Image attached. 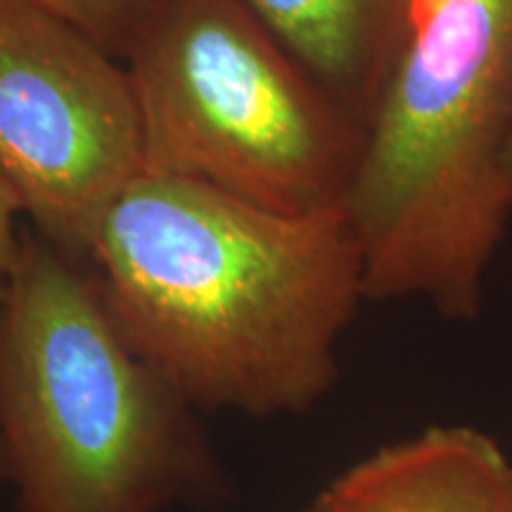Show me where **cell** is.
<instances>
[{
	"mask_svg": "<svg viewBox=\"0 0 512 512\" xmlns=\"http://www.w3.org/2000/svg\"><path fill=\"white\" fill-rule=\"evenodd\" d=\"M86 268L131 349L178 396L249 418L316 406L368 302L344 207L285 214L150 171L105 214Z\"/></svg>",
	"mask_w": 512,
	"mask_h": 512,
	"instance_id": "1",
	"label": "cell"
},
{
	"mask_svg": "<svg viewBox=\"0 0 512 512\" xmlns=\"http://www.w3.org/2000/svg\"><path fill=\"white\" fill-rule=\"evenodd\" d=\"M512 0H415L344 202L366 299L475 320L512 219Z\"/></svg>",
	"mask_w": 512,
	"mask_h": 512,
	"instance_id": "2",
	"label": "cell"
},
{
	"mask_svg": "<svg viewBox=\"0 0 512 512\" xmlns=\"http://www.w3.org/2000/svg\"><path fill=\"white\" fill-rule=\"evenodd\" d=\"M197 411L121 335L86 264L24 230L0 302V444L22 512H166L219 496Z\"/></svg>",
	"mask_w": 512,
	"mask_h": 512,
	"instance_id": "3",
	"label": "cell"
},
{
	"mask_svg": "<svg viewBox=\"0 0 512 512\" xmlns=\"http://www.w3.org/2000/svg\"><path fill=\"white\" fill-rule=\"evenodd\" d=\"M121 62L150 174L285 214L344 207L366 128L242 0H155Z\"/></svg>",
	"mask_w": 512,
	"mask_h": 512,
	"instance_id": "4",
	"label": "cell"
},
{
	"mask_svg": "<svg viewBox=\"0 0 512 512\" xmlns=\"http://www.w3.org/2000/svg\"><path fill=\"white\" fill-rule=\"evenodd\" d=\"M143 174L126 64L27 0H0V178L38 238L86 264L105 214Z\"/></svg>",
	"mask_w": 512,
	"mask_h": 512,
	"instance_id": "5",
	"label": "cell"
},
{
	"mask_svg": "<svg viewBox=\"0 0 512 512\" xmlns=\"http://www.w3.org/2000/svg\"><path fill=\"white\" fill-rule=\"evenodd\" d=\"M510 475L494 437L437 425L370 453L325 496L337 512H498Z\"/></svg>",
	"mask_w": 512,
	"mask_h": 512,
	"instance_id": "6",
	"label": "cell"
},
{
	"mask_svg": "<svg viewBox=\"0 0 512 512\" xmlns=\"http://www.w3.org/2000/svg\"><path fill=\"white\" fill-rule=\"evenodd\" d=\"M363 128L408 36L415 0H242Z\"/></svg>",
	"mask_w": 512,
	"mask_h": 512,
	"instance_id": "7",
	"label": "cell"
},
{
	"mask_svg": "<svg viewBox=\"0 0 512 512\" xmlns=\"http://www.w3.org/2000/svg\"><path fill=\"white\" fill-rule=\"evenodd\" d=\"M93 38L114 57H124L133 31L155 0H27Z\"/></svg>",
	"mask_w": 512,
	"mask_h": 512,
	"instance_id": "8",
	"label": "cell"
},
{
	"mask_svg": "<svg viewBox=\"0 0 512 512\" xmlns=\"http://www.w3.org/2000/svg\"><path fill=\"white\" fill-rule=\"evenodd\" d=\"M22 207H19L15 192L0 178V302H3L5 290H8L10 275L15 271L19 245H22L24 228L19 226Z\"/></svg>",
	"mask_w": 512,
	"mask_h": 512,
	"instance_id": "9",
	"label": "cell"
},
{
	"mask_svg": "<svg viewBox=\"0 0 512 512\" xmlns=\"http://www.w3.org/2000/svg\"><path fill=\"white\" fill-rule=\"evenodd\" d=\"M304 512H337V508L332 505V501L328 496H325V491H323V494H320L316 501H313Z\"/></svg>",
	"mask_w": 512,
	"mask_h": 512,
	"instance_id": "10",
	"label": "cell"
},
{
	"mask_svg": "<svg viewBox=\"0 0 512 512\" xmlns=\"http://www.w3.org/2000/svg\"><path fill=\"white\" fill-rule=\"evenodd\" d=\"M498 512H512V475L505 484L503 496H501V505H498Z\"/></svg>",
	"mask_w": 512,
	"mask_h": 512,
	"instance_id": "11",
	"label": "cell"
},
{
	"mask_svg": "<svg viewBox=\"0 0 512 512\" xmlns=\"http://www.w3.org/2000/svg\"><path fill=\"white\" fill-rule=\"evenodd\" d=\"M0 484H8V460H5L3 444H0Z\"/></svg>",
	"mask_w": 512,
	"mask_h": 512,
	"instance_id": "12",
	"label": "cell"
},
{
	"mask_svg": "<svg viewBox=\"0 0 512 512\" xmlns=\"http://www.w3.org/2000/svg\"><path fill=\"white\" fill-rule=\"evenodd\" d=\"M505 178H508V192L512 200V143H510V152H508V162H505Z\"/></svg>",
	"mask_w": 512,
	"mask_h": 512,
	"instance_id": "13",
	"label": "cell"
}]
</instances>
